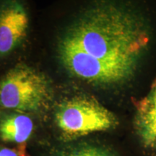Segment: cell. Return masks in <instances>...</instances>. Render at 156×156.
Here are the masks:
<instances>
[{"label":"cell","instance_id":"obj_1","mask_svg":"<svg viewBox=\"0 0 156 156\" xmlns=\"http://www.w3.org/2000/svg\"><path fill=\"white\" fill-rule=\"evenodd\" d=\"M151 30L143 15L114 3H100L82 15L58 46L72 75L100 87L132 80L147 53Z\"/></svg>","mask_w":156,"mask_h":156},{"label":"cell","instance_id":"obj_2","mask_svg":"<svg viewBox=\"0 0 156 156\" xmlns=\"http://www.w3.org/2000/svg\"><path fill=\"white\" fill-rule=\"evenodd\" d=\"M55 119L62 135L67 140L108 131L119 124L114 113L95 98L86 95L73 97L62 103Z\"/></svg>","mask_w":156,"mask_h":156},{"label":"cell","instance_id":"obj_3","mask_svg":"<svg viewBox=\"0 0 156 156\" xmlns=\"http://www.w3.org/2000/svg\"><path fill=\"white\" fill-rule=\"evenodd\" d=\"M50 99L49 85L44 76L27 67L11 69L0 81V105L20 112H34Z\"/></svg>","mask_w":156,"mask_h":156},{"label":"cell","instance_id":"obj_4","mask_svg":"<svg viewBox=\"0 0 156 156\" xmlns=\"http://www.w3.org/2000/svg\"><path fill=\"white\" fill-rule=\"evenodd\" d=\"M133 129L144 151L156 156V78L145 96L136 103Z\"/></svg>","mask_w":156,"mask_h":156},{"label":"cell","instance_id":"obj_5","mask_svg":"<svg viewBox=\"0 0 156 156\" xmlns=\"http://www.w3.org/2000/svg\"><path fill=\"white\" fill-rule=\"evenodd\" d=\"M28 25V15L21 5H10L0 11V54L9 53L22 41Z\"/></svg>","mask_w":156,"mask_h":156},{"label":"cell","instance_id":"obj_6","mask_svg":"<svg viewBox=\"0 0 156 156\" xmlns=\"http://www.w3.org/2000/svg\"><path fill=\"white\" fill-rule=\"evenodd\" d=\"M34 129V122L28 115L12 114L0 122V138L5 142L16 144L19 152L24 156L25 147Z\"/></svg>","mask_w":156,"mask_h":156},{"label":"cell","instance_id":"obj_7","mask_svg":"<svg viewBox=\"0 0 156 156\" xmlns=\"http://www.w3.org/2000/svg\"><path fill=\"white\" fill-rule=\"evenodd\" d=\"M56 156H116L108 150L98 146H85L58 154Z\"/></svg>","mask_w":156,"mask_h":156},{"label":"cell","instance_id":"obj_8","mask_svg":"<svg viewBox=\"0 0 156 156\" xmlns=\"http://www.w3.org/2000/svg\"><path fill=\"white\" fill-rule=\"evenodd\" d=\"M0 156H23L18 150L8 147L0 148Z\"/></svg>","mask_w":156,"mask_h":156}]
</instances>
